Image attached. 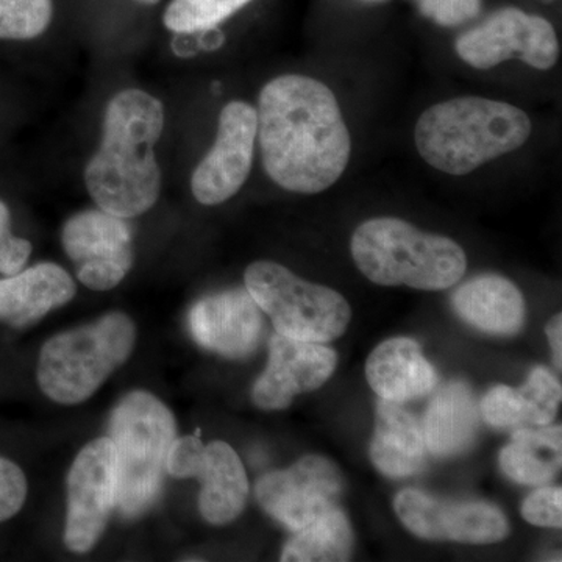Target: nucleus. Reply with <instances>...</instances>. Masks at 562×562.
Returning <instances> with one entry per match:
<instances>
[{"mask_svg": "<svg viewBox=\"0 0 562 562\" xmlns=\"http://www.w3.org/2000/svg\"><path fill=\"white\" fill-rule=\"evenodd\" d=\"M32 254V244L11 233V214L0 201V273L9 277L24 269Z\"/></svg>", "mask_w": 562, "mask_h": 562, "instance_id": "nucleus-28", "label": "nucleus"}, {"mask_svg": "<svg viewBox=\"0 0 562 562\" xmlns=\"http://www.w3.org/2000/svg\"><path fill=\"white\" fill-rule=\"evenodd\" d=\"M350 249L362 276L382 286L449 290L468 269L460 244L397 217L362 222L351 236Z\"/></svg>", "mask_w": 562, "mask_h": 562, "instance_id": "nucleus-4", "label": "nucleus"}, {"mask_svg": "<svg viewBox=\"0 0 562 562\" xmlns=\"http://www.w3.org/2000/svg\"><path fill=\"white\" fill-rule=\"evenodd\" d=\"M116 506V453L110 438H99L85 446L70 465L65 527L70 552H91Z\"/></svg>", "mask_w": 562, "mask_h": 562, "instance_id": "nucleus-9", "label": "nucleus"}, {"mask_svg": "<svg viewBox=\"0 0 562 562\" xmlns=\"http://www.w3.org/2000/svg\"><path fill=\"white\" fill-rule=\"evenodd\" d=\"M76 295V283L54 262H41L0 279V322L27 327Z\"/></svg>", "mask_w": 562, "mask_h": 562, "instance_id": "nucleus-16", "label": "nucleus"}, {"mask_svg": "<svg viewBox=\"0 0 562 562\" xmlns=\"http://www.w3.org/2000/svg\"><path fill=\"white\" fill-rule=\"evenodd\" d=\"M353 531L339 506L325 513L308 527L295 531L284 546V562H338L349 561L353 552Z\"/></svg>", "mask_w": 562, "mask_h": 562, "instance_id": "nucleus-24", "label": "nucleus"}, {"mask_svg": "<svg viewBox=\"0 0 562 562\" xmlns=\"http://www.w3.org/2000/svg\"><path fill=\"white\" fill-rule=\"evenodd\" d=\"M251 0H171L162 22L176 33L210 31Z\"/></svg>", "mask_w": 562, "mask_h": 562, "instance_id": "nucleus-25", "label": "nucleus"}, {"mask_svg": "<svg viewBox=\"0 0 562 562\" xmlns=\"http://www.w3.org/2000/svg\"><path fill=\"white\" fill-rule=\"evenodd\" d=\"M258 136L269 179L295 194H319L341 179L351 155L349 128L330 88L288 74L258 101Z\"/></svg>", "mask_w": 562, "mask_h": 562, "instance_id": "nucleus-1", "label": "nucleus"}, {"mask_svg": "<svg viewBox=\"0 0 562 562\" xmlns=\"http://www.w3.org/2000/svg\"><path fill=\"white\" fill-rule=\"evenodd\" d=\"M458 57L475 69H491L506 60H522L538 70L552 69L560 58V41L549 21L519 9H503L454 44Z\"/></svg>", "mask_w": 562, "mask_h": 562, "instance_id": "nucleus-8", "label": "nucleus"}, {"mask_svg": "<svg viewBox=\"0 0 562 562\" xmlns=\"http://www.w3.org/2000/svg\"><path fill=\"white\" fill-rule=\"evenodd\" d=\"M422 13L439 25L453 27L480 13L482 0H419Z\"/></svg>", "mask_w": 562, "mask_h": 562, "instance_id": "nucleus-31", "label": "nucleus"}, {"mask_svg": "<svg viewBox=\"0 0 562 562\" xmlns=\"http://www.w3.org/2000/svg\"><path fill=\"white\" fill-rule=\"evenodd\" d=\"M531 131L528 114L512 103L469 95L425 110L414 140L431 168L468 176L484 162L522 147Z\"/></svg>", "mask_w": 562, "mask_h": 562, "instance_id": "nucleus-3", "label": "nucleus"}, {"mask_svg": "<svg viewBox=\"0 0 562 562\" xmlns=\"http://www.w3.org/2000/svg\"><path fill=\"white\" fill-rule=\"evenodd\" d=\"M27 498V479L20 465L0 457V522L16 516Z\"/></svg>", "mask_w": 562, "mask_h": 562, "instance_id": "nucleus-29", "label": "nucleus"}, {"mask_svg": "<svg viewBox=\"0 0 562 562\" xmlns=\"http://www.w3.org/2000/svg\"><path fill=\"white\" fill-rule=\"evenodd\" d=\"M336 364L338 355L330 347L276 333L269 344L268 368L255 382L251 398L268 412L286 409L297 395L327 383Z\"/></svg>", "mask_w": 562, "mask_h": 562, "instance_id": "nucleus-14", "label": "nucleus"}, {"mask_svg": "<svg viewBox=\"0 0 562 562\" xmlns=\"http://www.w3.org/2000/svg\"><path fill=\"white\" fill-rule=\"evenodd\" d=\"M344 479L327 458L306 454L286 471L266 473L257 498L269 516L291 531H301L338 506Z\"/></svg>", "mask_w": 562, "mask_h": 562, "instance_id": "nucleus-10", "label": "nucleus"}, {"mask_svg": "<svg viewBox=\"0 0 562 562\" xmlns=\"http://www.w3.org/2000/svg\"><path fill=\"white\" fill-rule=\"evenodd\" d=\"M132 227L101 209L80 211L63 227V249L76 262L77 277L92 291H110L133 265Z\"/></svg>", "mask_w": 562, "mask_h": 562, "instance_id": "nucleus-11", "label": "nucleus"}, {"mask_svg": "<svg viewBox=\"0 0 562 562\" xmlns=\"http://www.w3.org/2000/svg\"><path fill=\"white\" fill-rule=\"evenodd\" d=\"M398 519L425 541L494 543L509 535L501 508L486 502H447L425 492L405 490L395 497Z\"/></svg>", "mask_w": 562, "mask_h": 562, "instance_id": "nucleus-13", "label": "nucleus"}, {"mask_svg": "<svg viewBox=\"0 0 562 562\" xmlns=\"http://www.w3.org/2000/svg\"><path fill=\"white\" fill-rule=\"evenodd\" d=\"M244 281L280 335L325 344L341 338L349 327L351 308L344 295L301 279L279 262H254Z\"/></svg>", "mask_w": 562, "mask_h": 562, "instance_id": "nucleus-7", "label": "nucleus"}, {"mask_svg": "<svg viewBox=\"0 0 562 562\" xmlns=\"http://www.w3.org/2000/svg\"><path fill=\"white\" fill-rule=\"evenodd\" d=\"M522 516L535 527H562V490L561 487H542L532 492L522 505Z\"/></svg>", "mask_w": 562, "mask_h": 562, "instance_id": "nucleus-30", "label": "nucleus"}, {"mask_svg": "<svg viewBox=\"0 0 562 562\" xmlns=\"http://www.w3.org/2000/svg\"><path fill=\"white\" fill-rule=\"evenodd\" d=\"M547 338L553 350V361L558 369L562 368V316L560 313L549 321L546 327Z\"/></svg>", "mask_w": 562, "mask_h": 562, "instance_id": "nucleus-32", "label": "nucleus"}, {"mask_svg": "<svg viewBox=\"0 0 562 562\" xmlns=\"http://www.w3.org/2000/svg\"><path fill=\"white\" fill-rule=\"evenodd\" d=\"M480 427V406L468 384H446L432 397L425 413L422 431L425 447L435 457H454L475 441Z\"/></svg>", "mask_w": 562, "mask_h": 562, "instance_id": "nucleus-20", "label": "nucleus"}, {"mask_svg": "<svg viewBox=\"0 0 562 562\" xmlns=\"http://www.w3.org/2000/svg\"><path fill=\"white\" fill-rule=\"evenodd\" d=\"M369 386L383 401L403 403L424 397L438 384V373L409 338L387 339L366 362Z\"/></svg>", "mask_w": 562, "mask_h": 562, "instance_id": "nucleus-17", "label": "nucleus"}, {"mask_svg": "<svg viewBox=\"0 0 562 562\" xmlns=\"http://www.w3.org/2000/svg\"><path fill=\"white\" fill-rule=\"evenodd\" d=\"M52 14V0H0V40L36 38L49 27Z\"/></svg>", "mask_w": 562, "mask_h": 562, "instance_id": "nucleus-26", "label": "nucleus"}, {"mask_svg": "<svg viewBox=\"0 0 562 562\" xmlns=\"http://www.w3.org/2000/svg\"><path fill=\"white\" fill-rule=\"evenodd\" d=\"M362 2H366V3H380V2H384V0H362Z\"/></svg>", "mask_w": 562, "mask_h": 562, "instance_id": "nucleus-34", "label": "nucleus"}, {"mask_svg": "<svg viewBox=\"0 0 562 562\" xmlns=\"http://www.w3.org/2000/svg\"><path fill=\"white\" fill-rule=\"evenodd\" d=\"M369 454L379 472L390 479H403L420 471L425 460L424 431L401 403L380 398Z\"/></svg>", "mask_w": 562, "mask_h": 562, "instance_id": "nucleus-21", "label": "nucleus"}, {"mask_svg": "<svg viewBox=\"0 0 562 562\" xmlns=\"http://www.w3.org/2000/svg\"><path fill=\"white\" fill-rule=\"evenodd\" d=\"M258 136V114L247 102L227 103L220 114L216 140L191 177V191L202 205L232 199L249 179Z\"/></svg>", "mask_w": 562, "mask_h": 562, "instance_id": "nucleus-12", "label": "nucleus"}, {"mask_svg": "<svg viewBox=\"0 0 562 562\" xmlns=\"http://www.w3.org/2000/svg\"><path fill=\"white\" fill-rule=\"evenodd\" d=\"M562 398L561 383L549 369H532L527 384L514 387H492L480 403V416L492 427L506 428L527 424L546 427L552 424Z\"/></svg>", "mask_w": 562, "mask_h": 562, "instance_id": "nucleus-19", "label": "nucleus"}, {"mask_svg": "<svg viewBox=\"0 0 562 562\" xmlns=\"http://www.w3.org/2000/svg\"><path fill=\"white\" fill-rule=\"evenodd\" d=\"M136 2L146 3V5H154V3H158L160 0H136Z\"/></svg>", "mask_w": 562, "mask_h": 562, "instance_id": "nucleus-33", "label": "nucleus"}, {"mask_svg": "<svg viewBox=\"0 0 562 562\" xmlns=\"http://www.w3.org/2000/svg\"><path fill=\"white\" fill-rule=\"evenodd\" d=\"M454 312L472 327L490 335H514L522 328V292L505 277L486 273L462 284L452 297Z\"/></svg>", "mask_w": 562, "mask_h": 562, "instance_id": "nucleus-18", "label": "nucleus"}, {"mask_svg": "<svg viewBox=\"0 0 562 562\" xmlns=\"http://www.w3.org/2000/svg\"><path fill=\"white\" fill-rule=\"evenodd\" d=\"M165 128V106L143 90L117 92L103 114L102 143L85 171L99 209L132 220L149 211L161 192L155 144Z\"/></svg>", "mask_w": 562, "mask_h": 562, "instance_id": "nucleus-2", "label": "nucleus"}, {"mask_svg": "<svg viewBox=\"0 0 562 562\" xmlns=\"http://www.w3.org/2000/svg\"><path fill=\"white\" fill-rule=\"evenodd\" d=\"M135 341V324L122 313L54 336L40 353L41 391L61 405L88 401L128 360Z\"/></svg>", "mask_w": 562, "mask_h": 562, "instance_id": "nucleus-6", "label": "nucleus"}, {"mask_svg": "<svg viewBox=\"0 0 562 562\" xmlns=\"http://www.w3.org/2000/svg\"><path fill=\"white\" fill-rule=\"evenodd\" d=\"M562 428L519 430L501 452V468L508 479L520 484L549 483L561 469Z\"/></svg>", "mask_w": 562, "mask_h": 562, "instance_id": "nucleus-23", "label": "nucleus"}, {"mask_svg": "<svg viewBox=\"0 0 562 562\" xmlns=\"http://www.w3.org/2000/svg\"><path fill=\"white\" fill-rule=\"evenodd\" d=\"M199 436H201V431L198 430L194 436H183L172 442L168 457H166V472L169 475L176 476V479L199 476L203 462H205L206 449Z\"/></svg>", "mask_w": 562, "mask_h": 562, "instance_id": "nucleus-27", "label": "nucleus"}, {"mask_svg": "<svg viewBox=\"0 0 562 562\" xmlns=\"http://www.w3.org/2000/svg\"><path fill=\"white\" fill-rule=\"evenodd\" d=\"M198 479L202 483L199 509L203 519L213 525L238 519L249 495V482L238 453L227 442L206 446L205 462Z\"/></svg>", "mask_w": 562, "mask_h": 562, "instance_id": "nucleus-22", "label": "nucleus"}, {"mask_svg": "<svg viewBox=\"0 0 562 562\" xmlns=\"http://www.w3.org/2000/svg\"><path fill=\"white\" fill-rule=\"evenodd\" d=\"M109 431L116 453L117 508L133 519L160 495L166 457L176 441V419L154 394L133 391L111 413Z\"/></svg>", "mask_w": 562, "mask_h": 562, "instance_id": "nucleus-5", "label": "nucleus"}, {"mask_svg": "<svg viewBox=\"0 0 562 562\" xmlns=\"http://www.w3.org/2000/svg\"><path fill=\"white\" fill-rule=\"evenodd\" d=\"M188 327L203 349L222 357H249L260 344L262 313L247 290L206 295L192 305Z\"/></svg>", "mask_w": 562, "mask_h": 562, "instance_id": "nucleus-15", "label": "nucleus"}]
</instances>
